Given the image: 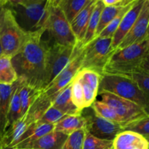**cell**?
Returning a JSON list of instances; mask_svg holds the SVG:
<instances>
[{
    "label": "cell",
    "instance_id": "obj_1",
    "mask_svg": "<svg viewBox=\"0 0 149 149\" xmlns=\"http://www.w3.org/2000/svg\"><path fill=\"white\" fill-rule=\"evenodd\" d=\"M44 30L29 33L21 49L11 58L17 79L42 91L47 45L42 39Z\"/></svg>",
    "mask_w": 149,
    "mask_h": 149
},
{
    "label": "cell",
    "instance_id": "obj_2",
    "mask_svg": "<svg viewBox=\"0 0 149 149\" xmlns=\"http://www.w3.org/2000/svg\"><path fill=\"white\" fill-rule=\"evenodd\" d=\"M7 6L26 33L44 30L49 15V0H12Z\"/></svg>",
    "mask_w": 149,
    "mask_h": 149
},
{
    "label": "cell",
    "instance_id": "obj_3",
    "mask_svg": "<svg viewBox=\"0 0 149 149\" xmlns=\"http://www.w3.org/2000/svg\"><path fill=\"white\" fill-rule=\"evenodd\" d=\"M148 40L115 50L105 66L103 74L125 77L139 68L142 60L149 54Z\"/></svg>",
    "mask_w": 149,
    "mask_h": 149
},
{
    "label": "cell",
    "instance_id": "obj_4",
    "mask_svg": "<svg viewBox=\"0 0 149 149\" xmlns=\"http://www.w3.org/2000/svg\"><path fill=\"white\" fill-rule=\"evenodd\" d=\"M44 33L47 37L42 36V39L47 45L57 44L62 46H75L78 43L71 23L65 17L57 0H49V15Z\"/></svg>",
    "mask_w": 149,
    "mask_h": 149
},
{
    "label": "cell",
    "instance_id": "obj_5",
    "mask_svg": "<svg viewBox=\"0 0 149 149\" xmlns=\"http://www.w3.org/2000/svg\"><path fill=\"white\" fill-rule=\"evenodd\" d=\"M99 92H106L130 100L143 108L148 113L149 97L128 77L120 75L103 74L99 86Z\"/></svg>",
    "mask_w": 149,
    "mask_h": 149
},
{
    "label": "cell",
    "instance_id": "obj_6",
    "mask_svg": "<svg viewBox=\"0 0 149 149\" xmlns=\"http://www.w3.org/2000/svg\"><path fill=\"white\" fill-rule=\"evenodd\" d=\"M28 35L17 24L11 10L6 4L0 13V42L4 55L12 58L16 55L23 47Z\"/></svg>",
    "mask_w": 149,
    "mask_h": 149
},
{
    "label": "cell",
    "instance_id": "obj_7",
    "mask_svg": "<svg viewBox=\"0 0 149 149\" xmlns=\"http://www.w3.org/2000/svg\"><path fill=\"white\" fill-rule=\"evenodd\" d=\"M84 47L81 69L92 70L102 76L109 58L115 52L112 48V39L95 37Z\"/></svg>",
    "mask_w": 149,
    "mask_h": 149
},
{
    "label": "cell",
    "instance_id": "obj_8",
    "mask_svg": "<svg viewBox=\"0 0 149 149\" xmlns=\"http://www.w3.org/2000/svg\"><path fill=\"white\" fill-rule=\"evenodd\" d=\"M76 45L62 46L57 44L47 45L45 74L42 93L71 62L75 52Z\"/></svg>",
    "mask_w": 149,
    "mask_h": 149
},
{
    "label": "cell",
    "instance_id": "obj_9",
    "mask_svg": "<svg viewBox=\"0 0 149 149\" xmlns=\"http://www.w3.org/2000/svg\"><path fill=\"white\" fill-rule=\"evenodd\" d=\"M84 48V47L81 45V42H78L75 47V52L71 62L53 80V81L41 93L42 95L53 102L58 93L71 84L77 73L81 70Z\"/></svg>",
    "mask_w": 149,
    "mask_h": 149
},
{
    "label": "cell",
    "instance_id": "obj_10",
    "mask_svg": "<svg viewBox=\"0 0 149 149\" xmlns=\"http://www.w3.org/2000/svg\"><path fill=\"white\" fill-rule=\"evenodd\" d=\"M81 115L85 120L86 131L96 138L113 141L119 132L123 131L122 125L100 117L91 106L83 109Z\"/></svg>",
    "mask_w": 149,
    "mask_h": 149
},
{
    "label": "cell",
    "instance_id": "obj_11",
    "mask_svg": "<svg viewBox=\"0 0 149 149\" xmlns=\"http://www.w3.org/2000/svg\"><path fill=\"white\" fill-rule=\"evenodd\" d=\"M97 95H100V101L107 104L116 112L122 120V127L148 114L143 108L136 103L111 93L99 92Z\"/></svg>",
    "mask_w": 149,
    "mask_h": 149
},
{
    "label": "cell",
    "instance_id": "obj_12",
    "mask_svg": "<svg viewBox=\"0 0 149 149\" xmlns=\"http://www.w3.org/2000/svg\"><path fill=\"white\" fill-rule=\"evenodd\" d=\"M147 39H149V0L144 1L138 18L116 49L141 43Z\"/></svg>",
    "mask_w": 149,
    "mask_h": 149
},
{
    "label": "cell",
    "instance_id": "obj_13",
    "mask_svg": "<svg viewBox=\"0 0 149 149\" xmlns=\"http://www.w3.org/2000/svg\"><path fill=\"white\" fill-rule=\"evenodd\" d=\"M144 1L145 0H136L135 4L128 10L127 13L122 18L117 30L112 37V48L114 51L132 29V26L139 15Z\"/></svg>",
    "mask_w": 149,
    "mask_h": 149
},
{
    "label": "cell",
    "instance_id": "obj_14",
    "mask_svg": "<svg viewBox=\"0 0 149 149\" xmlns=\"http://www.w3.org/2000/svg\"><path fill=\"white\" fill-rule=\"evenodd\" d=\"M149 142L138 132L123 130L113 140L112 149H148Z\"/></svg>",
    "mask_w": 149,
    "mask_h": 149
},
{
    "label": "cell",
    "instance_id": "obj_15",
    "mask_svg": "<svg viewBox=\"0 0 149 149\" xmlns=\"http://www.w3.org/2000/svg\"><path fill=\"white\" fill-rule=\"evenodd\" d=\"M68 135L53 130L31 143L16 149H61Z\"/></svg>",
    "mask_w": 149,
    "mask_h": 149
},
{
    "label": "cell",
    "instance_id": "obj_16",
    "mask_svg": "<svg viewBox=\"0 0 149 149\" xmlns=\"http://www.w3.org/2000/svg\"><path fill=\"white\" fill-rule=\"evenodd\" d=\"M97 0H91L71 23V27L78 42H81L86 33L87 26Z\"/></svg>",
    "mask_w": 149,
    "mask_h": 149
},
{
    "label": "cell",
    "instance_id": "obj_17",
    "mask_svg": "<svg viewBox=\"0 0 149 149\" xmlns=\"http://www.w3.org/2000/svg\"><path fill=\"white\" fill-rule=\"evenodd\" d=\"M54 129H55V125L41 123L39 122H33L29 125L27 130L20 137L16 146L13 149H16L22 146L33 142L40 138L41 137L53 131Z\"/></svg>",
    "mask_w": 149,
    "mask_h": 149
},
{
    "label": "cell",
    "instance_id": "obj_18",
    "mask_svg": "<svg viewBox=\"0 0 149 149\" xmlns=\"http://www.w3.org/2000/svg\"><path fill=\"white\" fill-rule=\"evenodd\" d=\"M15 83L12 85L0 84V140L6 132L7 115L15 88Z\"/></svg>",
    "mask_w": 149,
    "mask_h": 149
},
{
    "label": "cell",
    "instance_id": "obj_19",
    "mask_svg": "<svg viewBox=\"0 0 149 149\" xmlns=\"http://www.w3.org/2000/svg\"><path fill=\"white\" fill-rule=\"evenodd\" d=\"M85 120L81 115V113L70 114L57 122L55 125L54 130L61 132L68 136L79 130L85 128Z\"/></svg>",
    "mask_w": 149,
    "mask_h": 149
},
{
    "label": "cell",
    "instance_id": "obj_20",
    "mask_svg": "<svg viewBox=\"0 0 149 149\" xmlns=\"http://www.w3.org/2000/svg\"><path fill=\"white\" fill-rule=\"evenodd\" d=\"M52 107L68 114H77L81 111L76 108L71 99V83L58 93L52 103Z\"/></svg>",
    "mask_w": 149,
    "mask_h": 149
},
{
    "label": "cell",
    "instance_id": "obj_21",
    "mask_svg": "<svg viewBox=\"0 0 149 149\" xmlns=\"http://www.w3.org/2000/svg\"><path fill=\"white\" fill-rule=\"evenodd\" d=\"M22 81L17 79L15 83V88L10 100L8 115H7V124L6 131L18 119L21 118V104H20L19 91Z\"/></svg>",
    "mask_w": 149,
    "mask_h": 149
},
{
    "label": "cell",
    "instance_id": "obj_22",
    "mask_svg": "<svg viewBox=\"0 0 149 149\" xmlns=\"http://www.w3.org/2000/svg\"><path fill=\"white\" fill-rule=\"evenodd\" d=\"M21 81V80H20ZM42 92L33 88L22 81L19 91L20 104H21V117L27 114L35 100L38 98Z\"/></svg>",
    "mask_w": 149,
    "mask_h": 149
},
{
    "label": "cell",
    "instance_id": "obj_23",
    "mask_svg": "<svg viewBox=\"0 0 149 149\" xmlns=\"http://www.w3.org/2000/svg\"><path fill=\"white\" fill-rule=\"evenodd\" d=\"M58 4L70 23L91 0H57Z\"/></svg>",
    "mask_w": 149,
    "mask_h": 149
},
{
    "label": "cell",
    "instance_id": "obj_24",
    "mask_svg": "<svg viewBox=\"0 0 149 149\" xmlns=\"http://www.w3.org/2000/svg\"><path fill=\"white\" fill-rule=\"evenodd\" d=\"M103 8H104V5L101 0H97L93 13H92L91 17H90L84 39L81 42H80L83 46L87 45L93 39L95 38L96 30H97L100 15H101L102 10H103Z\"/></svg>",
    "mask_w": 149,
    "mask_h": 149
},
{
    "label": "cell",
    "instance_id": "obj_25",
    "mask_svg": "<svg viewBox=\"0 0 149 149\" xmlns=\"http://www.w3.org/2000/svg\"><path fill=\"white\" fill-rule=\"evenodd\" d=\"M17 80V75L12 63L11 58H0V84L12 85Z\"/></svg>",
    "mask_w": 149,
    "mask_h": 149
},
{
    "label": "cell",
    "instance_id": "obj_26",
    "mask_svg": "<svg viewBox=\"0 0 149 149\" xmlns=\"http://www.w3.org/2000/svg\"><path fill=\"white\" fill-rule=\"evenodd\" d=\"M135 1L136 0H132L128 4H127L126 6L123 7L122 9L120 12L119 13V14L113 19L111 22L103 29L101 31V33L98 35V36L97 37H100V38H111L113 37V34L115 33L116 31L117 30L118 27H119V24H120L121 21H122V18L124 17L125 15L128 12V10L132 7V6L135 4Z\"/></svg>",
    "mask_w": 149,
    "mask_h": 149
},
{
    "label": "cell",
    "instance_id": "obj_27",
    "mask_svg": "<svg viewBox=\"0 0 149 149\" xmlns=\"http://www.w3.org/2000/svg\"><path fill=\"white\" fill-rule=\"evenodd\" d=\"M126 5L114 6V7H104L103 10H102L101 15H100L98 26H97V30H96L95 37L98 36V35L101 33L102 31L113 20V19L122 10V9Z\"/></svg>",
    "mask_w": 149,
    "mask_h": 149
},
{
    "label": "cell",
    "instance_id": "obj_28",
    "mask_svg": "<svg viewBox=\"0 0 149 149\" xmlns=\"http://www.w3.org/2000/svg\"><path fill=\"white\" fill-rule=\"evenodd\" d=\"M94 111L100 117L111 121V122H116L122 125V122L120 118L119 117L116 112L103 102L100 100H95L91 106Z\"/></svg>",
    "mask_w": 149,
    "mask_h": 149
},
{
    "label": "cell",
    "instance_id": "obj_29",
    "mask_svg": "<svg viewBox=\"0 0 149 149\" xmlns=\"http://www.w3.org/2000/svg\"><path fill=\"white\" fill-rule=\"evenodd\" d=\"M76 76L98 94L99 86L102 77L100 74L90 69H81Z\"/></svg>",
    "mask_w": 149,
    "mask_h": 149
},
{
    "label": "cell",
    "instance_id": "obj_30",
    "mask_svg": "<svg viewBox=\"0 0 149 149\" xmlns=\"http://www.w3.org/2000/svg\"><path fill=\"white\" fill-rule=\"evenodd\" d=\"M125 77V76H124ZM125 77L132 79L140 89L149 97V74L138 68Z\"/></svg>",
    "mask_w": 149,
    "mask_h": 149
},
{
    "label": "cell",
    "instance_id": "obj_31",
    "mask_svg": "<svg viewBox=\"0 0 149 149\" xmlns=\"http://www.w3.org/2000/svg\"><path fill=\"white\" fill-rule=\"evenodd\" d=\"M71 99L74 106L80 111L86 109L83 87L79 80L76 77L71 81Z\"/></svg>",
    "mask_w": 149,
    "mask_h": 149
},
{
    "label": "cell",
    "instance_id": "obj_32",
    "mask_svg": "<svg viewBox=\"0 0 149 149\" xmlns=\"http://www.w3.org/2000/svg\"><path fill=\"white\" fill-rule=\"evenodd\" d=\"M112 146L113 141L96 138L87 131H85L83 141V149H112Z\"/></svg>",
    "mask_w": 149,
    "mask_h": 149
},
{
    "label": "cell",
    "instance_id": "obj_33",
    "mask_svg": "<svg viewBox=\"0 0 149 149\" xmlns=\"http://www.w3.org/2000/svg\"><path fill=\"white\" fill-rule=\"evenodd\" d=\"M123 130L138 132L146 138H149V113L123 126Z\"/></svg>",
    "mask_w": 149,
    "mask_h": 149
},
{
    "label": "cell",
    "instance_id": "obj_34",
    "mask_svg": "<svg viewBox=\"0 0 149 149\" xmlns=\"http://www.w3.org/2000/svg\"><path fill=\"white\" fill-rule=\"evenodd\" d=\"M85 131V128H83L68 135L61 149H83Z\"/></svg>",
    "mask_w": 149,
    "mask_h": 149
},
{
    "label": "cell",
    "instance_id": "obj_35",
    "mask_svg": "<svg viewBox=\"0 0 149 149\" xmlns=\"http://www.w3.org/2000/svg\"><path fill=\"white\" fill-rule=\"evenodd\" d=\"M67 115L70 114L64 113L59 109L50 106L38 122H41V123L49 124V125H55L57 122L61 121L63 118L66 116Z\"/></svg>",
    "mask_w": 149,
    "mask_h": 149
},
{
    "label": "cell",
    "instance_id": "obj_36",
    "mask_svg": "<svg viewBox=\"0 0 149 149\" xmlns=\"http://www.w3.org/2000/svg\"><path fill=\"white\" fill-rule=\"evenodd\" d=\"M104 7L124 6L129 4L131 0H101Z\"/></svg>",
    "mask_w": 149,
    "mask_h": 149
},
{
    "label": "cell",
    "instance_id": "obj_37",
    "mask_svg": "<svg viewBox=\"0 0 149 149\" xmlns=\"http://www.w3.org/2000/svg\"><path fill=\"white\" fill-rule=\"evenodd\" d=\"M139 68L149 74V54L142 60L139 65Z\"/></svg>",
    "mask_w": 149,
    "mask_h": 149
},
{
    "label": "cell",
    "instance_id": "obj_38",
    "mask_svg": "<svg viewBox=\"0 0 149 149\" xmlns=\"http://www.w3.org/2000/svg\"><path fill=\"white\" fill-rule=\"evenodd\" d=\"M7 2V1H6V0H0V7H2L4 5H6Z\"/></svg>",
    "mask_w": 149,
    "mask_h": 149
},
{
    "label": "cell",
    "instance_id": "obj_39",
    "mask_svg": "<svg viewBox=\"0 0 149 149\" xmlns=\"http://www.w3.org/2000/svg\"><path fill=\"white\" fill-rule=\"evenodd\" d=\"M4 55V53H3V49H2V47H1V42H0V58L2 57Z\"/></svg>",
    "mask_w": 149,
    "mask_h": 149
},
{
    "label": "cell",
    "instance_id": "obj_40",
    "mask_svg": "<svg viewBox=\"0 0 149 149\" xmlns=\"http://www.w3.org/2000/svg\"><path fill=\"white\" fill-rule=\"evenodd\" d=\"M0 149H7V148H4V147H2L0 146Z\"/></svg>",
    "mask_w": 149,
    "mask_h": 149
},
{
    "label": "cell",
    "instance_id": "obj_41",
    "mask_svg": "<svg viewBox=\"0 0 149 149\" xmlns=\"http://www.w3.org/2000/svg\"><path fill=\"white\" fill-rule=\"evenodd\" d=\"M4 6H5V5H4ZM2 7H0V13H1V8H2Z\"/></svg>",
    "mask_w": 149,
    "mask_h": 149
},
{
    "label": "cell",
    "instance_id": "obj_42",
    "mask_svg": "<svg viewBox=\"0 0 149 149\" xmlns=\"http://www.w3.org/2000/svg\"><path fill=\"white\" fill-rule=\"evenodd\" d=\"M147 138V140H148V142H149V138Z\"/></svg>",
    "mask_w": 149,
    "mask_h": 149
},
{
    "label": "cell",
    "instance_id": "obj_43",
    "mask_svg": "<svg viewBox=\"0 0 149 149\" xmlns=\"http://www.w3.org/2000/svg\"><path fill=\"white\" fill-rule=\"evenodd\" d=\"M148 47H149V40H148Z\"/></svg>",
    "mask_w": 149,
    "mask_h": 149
},
{
    "label": "cell",
    "instance_id": "obj_44",
    "mask_svg": "<svg viewBox=\"0 0 149 149\" xmlns=\"http://www.w3.org/2000/svg\"><path fill=\"white\" fill-rule=\"evenodd\" d=\"M148 113H149V111H148Z\"/></svg>",
    "mask_w": 149,
    "mask_h": 149
},
{
    "label": "cell",
    "instance_id": "obj_45",
    "mask_svg": "<svg viewBox=\"0 0 149 149\" xmlns=\"http://www.w3.org/2000/svg\"><path fill=\"white\" fill-rule=\"evenodd\" d=\"M148 149H149V148H148Z\"/></svg>",
    "mask_w": 149,
    "mask_h": 149
}]
</instances>
